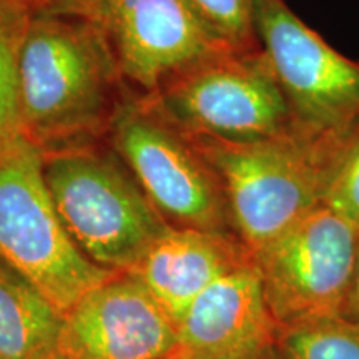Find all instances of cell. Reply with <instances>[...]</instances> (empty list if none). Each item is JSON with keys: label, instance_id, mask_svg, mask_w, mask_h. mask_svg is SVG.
<instances>
[{"label": "cell", "instance_id": "1", "mask_svg": "<svg viewBox=\"0 0 359 359\" xmlns=\"http://www.w3.org/2000/svg\"><path fill=\"white\" fill-rule=\"evenodd\" d=\"M109 39L97 22L35 11L20 53V130L42 148L109 132L123 98Z\"/></svg>", "mask_w": 359, "mask_h": 359}, {"label": "cell", "instance_id": "2", "mask_svg": "<svg viewBox=\"0 0 359 359\" xmlns=\"http://www.w3.org/2000/svg\"><path fill=\"white\" fill-rule=\"evenodd\" d=\"M351 135L296 127L251 142L188 137L217 173L236 238L255 255L323 205L327 182Z\"/></svg>", "mask_w": 359, "mask_h": 359}, {"label": "cell", "instance_id": "3", "mask_svg": "<svg viewBox=\"0 0 359 359\" xmlns=\"http://www.w3.org/2000/svg\"><path fill=\"white\" fill-rule=\"evenodd\" d=\"M43 173L65 230L103 269L133 271L170 226L115 151L88 143L43 150Z\"/></svg>", "mask_w": 359, "mask_h": 359}, {"label": "cell", "instance_id": "4", "mask_svg": "<svg viewBox=\"0 0 359 359\" xmlns=\"http://www.w3.org/2000/svg\"><path fill=\"white\" fill-rule=\"evenodd\" d=\"M0 259L62 314L109 280L72 240L43 173V150L24 133L0 140Z\"/></svg>", "mask_w": 359, "mask_h": 359}, {"label": "cell", "instance_id": "5", "mask_svg": "<svg viewBox=\"0 0 359 359\" xmlns=\"http://www.w3.org/2000/svg\"><path fill=\"white\" fill-rule=\"evenodd\" d=\"M143 97L190 137L251 142L298 127L263 47L224 48Z\"/></svg>", "mask_w": 359, "mask_h": 359}, {"label": "cell", "instance_id": "6", "mask_svg": "<svg viewBox=\"0 0 359 359\" xmlns=\"http://www.w3.org/2000/svg\"><path fill=\"white\" fill-rule=\"evenodd\" d=\"M109 137L116 156L170 226L233 230L217 173L191 138L145 97L120 102Z\"/></svg>", "mask_w": 359, "mask_h": 359}, {"label": "cell", "instance_id": "7", "mask_svg": "<svg viewBox=\"0 0 359 359\" xmlns=\"http://www.w3.org/2000/svg\"><path fill=\"white\" fill-rule=\"evenodd\" d=\"M359 250V230L320 205L253 255L278 330L343 314Z\"/></svg>", "mask_w": 359, "mask_h": 359}, {"label": "cell", "instance_id": "8", "mask_svg": "<svg viewBox=\"0 0 359 359\" xmlns=\"http://www.w3.org/2000/svg\"><path fill=\"white\" fill-rule=\"evenodd\" d=\"M258 39L298 127L351 135L359 128V62L304 24L285 0H259Z\"/></svg>", "mask_w": 359, "mask_h": 359}, {"label": "cell", "instance_id": "9", "mask_svg": "<svg viewBox=\"0 0 359 359\" xmlns=\"http://www.w3.org/2000/svg\"><path fill=\"white\" fill-rule=\"evenodd\" d=\"M93 22L109 39L122 79L143 95L230 48L215 39L190 0H103Z\"/></svg>", "mask_w": 359, "mask_h": 359}, {"label": "cell", "instance_id": "10", "mask_svg": "<svg viewBox=\"0 0 359 359\" xmlns=\"http://www.w3.org/2000/svg\"><path fill=\"white\" fill-rule=\"evenodd\" d=\"M175 344L177 323L132 273H115L64 313V359H168Z\"/></svg>", "mask_w": 359, "mask_h": 359}, {"label": "cell", "instance_id": "11", "mask_svg": "<svg viewBox=\"0 0 359 359\" xmlns=\"http://www.w3.org/2000/svg\"><path fill=\"white\" fill-rule=\"evenodd\" d=\"M278 325L255 259L210 285L177 323L168 359H250L273 348Z\"/></svg>", "mask_w": 359, "mask_h": 359}, {"label": "cell", "instance_id": "12", "mask_svg": "<svg viewBox=\"0 0 359 359\" xmlns=\"http://www.w3.org/2000/svg\"><path fill=\"white\" fill-rule=\"evenodd\" d=\"M251 259L231 233L168 226L130 273L178 323L210 285Z\"/></svg>", "mask_w": 359, "mask_h": 359}, {"label": "cell", "instance_id": "13", "mask_svg": "<svg viewBox=\"0 0 359 359\" xmlns=\"http://www.w3.org/2000/svg\"><path fill=\"white\" fill-rule=\"evenodd\" d=\"M62 326L50 299L0 259V358L64 359Z\"/></svg>", "mask_w": 359, "mask_h": 359}, {"label": "cell", "instance_id": "14", "mask_svg": "<svg viewBox=\"0 0 359 359\" xmlns=\"http://www.w3.org/2000/svg\"><path fill=\"white\" fill-rule=\"evenodd\" d=\"M276 344L286 359H359V320L333 314L280 327Z\"/></svg>", "mask_w": 359, "mask_h": 359}, {"label": "cell", "instance_id": "15", "mask_svg": "<svg viewBox=\"0 0 359 359\" xmlns=\"http://www.w3.org/2000/svg\"><path fill=\"white\" fill-rule=\"evenodd\" d=\"M34 12V8L20 0H0V140L22 133L20 53Z\"/></svg>", "mask_w": 359, "mask_h": 359}, {"label": "cell", "instance_id": "16", "mask_svg": "<svg viewBox=\"0 0 359 359\" xmlns=\"http://www.w3.org/2000/svg\"><path fill=\"white\" fill-rule=\"evenodd\" d=\"M218 42L236 50L262 48L257 30L259 0H190Z\"/></svg>", "mask_w": 359, "mask_h": 359}, {"label": "cell", "instance_id": "17", "mask_svg": "<svg viewBox=\"0 0 359 359\" xmlns=\"http://www.w3.org/2000/svg\"><path fill=\"white\" fill-rule=\"evenodd\" d=\"M323 205L359 230V128L348 138L327 182Z\"/></svg>", "mask_w": 359, "mask_h": 359}, {"label": "cell", "instance_id": "18", "mask_svg": "<svg viewBox=\"0 0 359 359\" xmlns=\"http://www.w3.org/2000/svg\"><path fill=\"white\" fill-rule=\"evenodd\" d=\"M103 0H48V12L95 20Z\"/></svg>", "mask_w": 359, "mask_h": 359}, {"label": "cell", "instance_id": "19", "mask_svg": "<svg viewBox=\"0 0 359 359\" xmlns=\"http://www.w3.org/2000/svg\"><path fill=\"white\" fill-rule=\"evenodd\" d=\"M343 314H346L349 318H354V320H359V250H358V258H356V268H354L353 285H351V290H349Z\"/></svg>", "mask_w": 359, "mask_h": 359}, {"label": "cell", "instance_id": "20", "mask_svg": "<svg viewBox=\"0 0 359 359\" xmlns=\"http://www.w3.org/2000/svg\"><path fill=\"white\" fill-rule=\"evenodd\" d=\"M20 2L27 4L34 11H47L48 7V0H20Z\"/></svg>", "mask_w": 359, "mask_h": 359}, {"label": "cell", "instance_id": "21", "mask_svg": "<svg viewBox=\"0 0 359 359\" xmlns=\"http://www.w3.org/2000/svg\"><path fill=\"white\" fill-rule=\"evenodd\" d=\"M250 359H276V356H275V353H273V348H268V349H264V351L258 353L257 356H253Z\"/></svg>", "mask_w": 359, "mask_h": 359}, {"label": "cell", "instance_id": "22", "mask_svg": "<svg viewBox=\"0 0 359 359\" xmlns=\"http://www.w3.org/2000/svg\"><path fill=\"white\" fill-rule=\"evenodd\" d=\"M0 359H2V358H0Z\"/></svg>", "mask_w": 359, "mask_h": 359}]
</instances>
